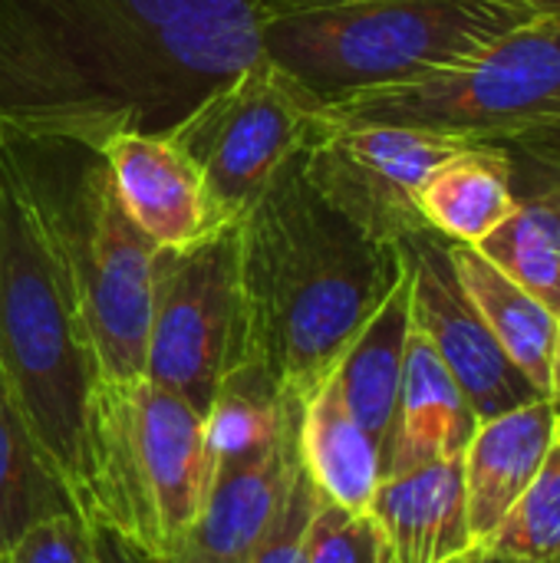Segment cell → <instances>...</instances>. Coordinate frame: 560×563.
I'll return each instance as SVG.
<instances>
[{"instance_id": "ac0fdd59", "label": "cell", "mask_w": 560, "mask_h": 563, "mask_svg": "<svg viewBox=\"0 0 560 563\" xmlns=\"http://www.w3.org/2000/svg\"><path fill=\"white\" fill-rule=\"evenodd\" d=\"M518 205L515 162L505 145L472 142L449 155L419 188L426 224L452 244H479Z\"/></svg>"}, {"instance_id": "f546056e", "label": "cell", "mask_w": 560, "mask_h": 563, "mask_svg": "<svg viewBox=\"0 0 560 563\" xmlns=\"http://www.w3.org/2000/svg\"><path fill=\"white\" fill-rule=\"evenodd\" d=\"M508 155H512V152H508ZM515 162L525 165V168H531V172H538L541 178H548V181L560 191V165H531V162H521V158H515Z\"/></svg>"}, {"instance_id": "2e32d148", "label": "cell", "mask_w": 560, "mask_h": 563, "mask_svg": "<svg viewBox=\"0 0 560 563\" xmlns=\"http://www.w3.org/2000/svg\"><path fill=\"white\" fill-rule=\"evenodd\" d=\"M475 429H479V416L465 399L462 386L439 360L432 343L413 327L406 343L403 386H399L389 452L383 462V478L429 462L462 459Z\"/></svg>"}, {"instance_id": "836d02e7", "label": "cell", "mask_w": 560, "mask_h": 563, "mask_svg": "<svg viewBox=\"0 0 560 563\" xmlns=\"http://www.w3.org/2000/svg\"><path fill=\"white\" fill-rule=\"evenodd\" d=\"M479 563H521V561H508V558H495V554L482 551V561H479Z\"/></svg>"}, {"instance_id": "9c48e42d", "label": "cell", "mask_w": 560, "mask_h": 563, "mask_svg": "<svg viewBox=\"0 0 560 563\" xmlns=\"http://www.w3.org/2000/svg\"><path fill=\"white\" fill-rule=\"evenodd\" d=\"M244 363L238 221L152 261L145 379L208 416L221 383Z\"/></svg>"}, {"instance_id": "44dd1931", "label": "cell", "mask_w": 560, "mask_h": 563, "mask_svg": "<svg viewBox=\"0 0 560 563\" xmlns=\"http://www.w3.org/2000/svg\"><path fill=\"white\" fill-rule=\"evenodd\" d=\"M73 511H79L73 488L23 422L0 373V558L33 525Z\"/></svg>"}, {"instance_id": "ba28073f", "label": "cell", "mask_w": 560, "mask_h": 563, "mask_svg": "<svg viewBox=\"0 0 560 563\" xmlns=\"http://www.w3.org/2000/svg\"><path fill=\"white\" fill-rule=\"evenodd\" d=\"M320 129V102L267 56L241 69L185 115L165 139L201 178L208 224L224 228L271 175Z\"/></svg>"}, {"instance_id": "7a4b0ae2", "label": "cell", "mask_w": 560, "mask_h": 563, "mask_svg": "<svg viewBox=\"0 0 560 563\" xmlns=\"http://www.w3.org/2000/svg\"><path fill=\"white\" fill-rule=\"evenodd\" d=\"M399 244L366 238L290 155L238 218L244 363L304 402L403 277Z\"/></svg>"}, {"instance_id": "d590c367", "label": "cell", "mask_w": 560, "mask_h": 563, "mask_svg": "<svg viewBox=\"0 0 560 563\" xmlns=\"http://www.w3.org/2000/svg\"><path fill=\"white\" fill-rule=\"evenodd\" d=\"M0 563H7V561H3V558H0Z\"/></svg>"}, {"instance_id": "4fadbf2b", "label": "cell", "mask_w": 560, "mask_h": 563, "mask_svg": "<svg viewBox=\"0 0 560 563\" xmlns=\"http://www.w3.org/2000/svg\"><path fill=\"white\" fill-rule=\"evenodd\" d=\"M554 442L558 406L551 399H535L528 406L479 422L462 455L465 511L475 548H485L502 518L541 472Z\"/></svg>"}, {"instance_id": "6da1fadb", "label": "cell", "mask_w": 560, "mask_h": 563, "mask_svg": "<svg viewBox=\"0 0 560 563\" xmlns=\"http://www.w3.org/2000/svg\"><path fill=\"white\" fill-rule=\"evenodd\" d=\"M261 56L257 0H0V132L86 152L168 135Z\"/></svg>"}, {"instance_id": "3957f363", "label": "cell", "mask_w": 560, "mask_h": 563, "mask_svg": "<svg viewBox=\"0 0 560 563\" xmlns=\"http://www.w3.org/2000/svg\"><path fill=\"white\" fill-rule=\"evenodd\" d=\"M0 373L79 505L99 363L50 191L20 139L0 132Z\"/></svg>"}, {"instance_id": "d4e9b609", "label": "cell", "mask_w": 560, "mask_h": 563, "mask_svg": "<svg viewBox=\"0 0 560 563\" xmlns=\"http://www.w3.org/2000/svg\"><path fill=\"white\" fill-rule=\"evenodd\" d=\"M317 501H320V492L314 488L310 475L297 462L294 478L284 495V505L277 511L267 538L254 551L251 563H307V528H310Z\"/></svg>"}, {"instance_id": "9a60e30c", "label": "cell", "mask_w": 560, "mask_h": 563, "mask_svg": "<svg viewBox=\"0 0 560 563\" xmlns=\"http://www.w3.org/2000/svg\"><path fill=\"white\" fill-rule=\"evenodd\" d=\"M370 515L386 534L393 563H452L475 551L462 459H442L383 478Z\"/></svg>"}, {"instance_id": "e575fe53", "label": "cell", "mask_w": 560, "mask_h": 563, "mask_svg": "<svg viewBox=\"0 0 560 563\" xmlns=\"http://www.w3.org/2000/svg\"><path fill=\"white\" fill-rule=\"evenodd\" d=\"M558 439H560V409H558Z\"/></svg>"}, {"instance_id": "f1b7e54d", "label": "cell", "mask_w": 560, "mask_h": 563, "mask_svg": "<svg viewBox=\"0 0 560 563\" xmlns=\"http://www.w3.org/2000/svg\"><path fill=\"white\" fill-rule=\"evenodd\" d=\"M333 3H350V0H257V10H261V16H267V13H294V10L333 7Z\"/></svg>"}, {"instance_id": "7402d4cb", "label": "cell", "mask_w": 560, "mask_h": 563, "mask_svg": "<svg viewBox=\"0 0 560 563\" xmlns=\"http://www.w3.org/2000/svg\"><path fill=\"white\" fill-rule=\"evenodd\" d=\"M515 178L528 181L515 211L472 247L560 317V191L518 162Z\"/></svg>"}, {"instance_id": "4dcf8cb0", "label": "cell", "mask_w": 560, "mask_h": 563, "mask_svg": "<svg viewBox=\"0 0 560 563\" xmlns=\"http://www.w3.org/2000/svg\"><path fill=\"white\" fill-rule=\"evenodd\" d=\"M551 402L560 409V330H558V350H554V373H551Z\"/></svg>"}, {"instance_id": "277c9868", "label": "cell", "mask_w": 560, "mask_h": 563, "mask_svg": "<svg viewBox=\"0 0 560 563\" xmlns=\"http://www.w3.org/2000/svg\"><path fill=\"white\" fill-rule=\"evenodd\" d=\"M538 13L528 0H350L261 16V49L323 106L455 66Z\"/></svg>"}, {"instance_id": "83f0119b", "label": "cell", "mask_w": 560, "mask_h": 563, "mask_svg": "<svg viewBox=\"0 0 560 563\" xmlns=\"http://www.w3.org/2000/svg\"><path fill=\"white\" fill-rule=\"evenodd\" d=\"M512 152V158L531 162V165H560V119L545 122L538 129H528L508 142H498Z\"/></svg>"}, {"instance_id": "603a6c76", "label": "cell", "mask_w": 560, "mask_h": 563, "mask_svg": "<svg viewBox=\"0 0 560 563\" xmlns=\"http://www.w3.org/2000/svg\"><path fill=\"white\" fill-rule=\"evenodd\" d=\"M482 551L521 563H560V439Z\"/></svg>"}, {"instance_id": "8992f818", "label": "cell", "mask_w": 560, "mask_h": 563, "mask_svg": "<svg viewBox=\"0 0 560 563\" xmlns=\"http://www.w3.org/2000/svg\"><path fill=\"white\" fill-rule=\"evenodd\" d=\"M320 119L330 125H409L495 145L558 122L560 13H538L422 79L323 102Z\"/></svg>"}, {"instance_id": "d6a6232c", "label": "cell", "mask_w": 560, "mask_h": 563, "mask_svg": "<svg viewBox=\"0 0 560 563\" xmlns=\"http://www.w3.org/2000/svg\"><path fill=\"white\" fill-rule=\"evenodd\" d=\"M482 561V548H475V551H469L465 558H459V561H452V563H479Z\"/></svg>"}, {"instance_id": "ffe728a7", "label": "cell", "mask_w": 560, "mask_h": 563, "mask_svg": "<svg viewBox=\"0 0 560 563\" xmlns=\"http://www.w3.org/2000/svg\"><path fill=\"white\" fill-rule=\"evenodd\" d=\"M449 254L465 294L479 307L505 356L528 376V383L545 399H551V373L560 330L558 313L548 310L508 274H502L479 247L449 241Z\"/></svg>"}, {"instance_id": "d6986e66", "label": "cell", "mask_w": 560, "mask_h": 563, "mask_svg": "<svg viewBox=\"0 0 560 563\" xmlns=\"http://www.w3.org/2000/svg\"><path fill=\"white\" fill-rule=\"evenodd\" d=\"M297 459L327 501L350 511H370L383 482V459L363 426L350 416L333 379L300 402Z\"/></svg>"}, {"instance_id": "52a82bcc", "label": "cell", "mask_w": 560, "mask_h": 563, "mask_svg": "<svg viewBox=\"0 0 560 563\" xmlns=\"http://www.w3.org/2000/svg\"><path fill=\"white\" fill-rule=\"evenodd\" d=\"M40 178L50 191L73 261L99 376H145L152 261L158 244L125 211L102 155L83 148V162L63 191H56L43 172Z\"/></svg>"}, {"instance_id": "5bb4252c", "label": "cell", "mask_w": 560, "mask_h": 563, "mask_svg": "<svg viewBox=\"0 0 560 563\" xmlns=\"http://www.w3.org/2000/svg\"><path fill=\"white\" fill-rule=\"evenodd\" d=\"M96 155L106 158L132 221L158 247H178L211 231L201 178L165 135L119 132Z\"/></svg>"}, {"instance_id": "cb8c5ba5", "label": "cell", "mask_w": 560, "mask_h": 563, "mask_svg": "<svg viewBox=\"0 0 560 563\" xmlns=\"http://www.w3.org/2000/svg\"><path fill=\"white\" fill-rule=\"evenodd\" d=\"M307 563H393V551L370 511H350L320 495L307 528Z\"/></svg>"}, {"instance_id": "4316f807", "label": "cell", "mask_w": 560, "mask_h": 563, "mask_svg": "<svg viewBox=\"0 0 560 563\" xmlns=\"http://www.w3.org/2000/svg\"><path fill=\"white\" fill-rule=\"evenodd\" d=\"M89 544H92L89 563H168L162 561V558H155V554H149L145 548H139L125 534L99 525V521H89Z\"/></svg>"}, {"instance_id": "5b68a950", "label": "cell", "mask_w": 560, "mask_h": 563, "mask_svg": "<svg viewBox=\"0 0 560 563\" xmlns=\"http://www.w3.org/2000/svg\"><path fill=\"white\" fill-rule=\"evenodd\" d=\"M215 478L205 416L172 389L99 379L83 442L79 511L168 561L205 511Z\"/></svg>"}, {"instance_id": "8fae6325", "label": "cell", "mask_w": 560, "mask_h": 563, "mask_svg": "<svg viewBox=\"0 0 560 563\" xmlns=\"http://www.w3.org/2000/svg\"><path fill=\"white\" fill-rule=\"evenodd\" d=\"M399 251L409 271L413 327L432 343L439 360L449 366L479 422L545 399L528 383V376L505 356L479 307L465 294L449 254V241L426 228L406 238Z\"/></svg>"}, {"instance_id": "1f68e13d", "label": "cell", "mask_w": 560, "mask_h": 563, "mask_svg": "<svg viewBox=\"0 0 560 563\" xmlns=\"http://www.w3.org/2000/svg\"><path fill=\"white\" fill-rule=\"evenodd\" d=\"M528 3L541 13H560V0H528Z\"/></svg>"}, {"instance_id": "7c38bea8", "label": "cell", "mask_w": 560, "mask_h": 563, "mask_svg": "<svg viewBox=\"0 0 560 563\" xmlns=\"http://www.w3.org/2000/svg\"><path fill=\"white\" fill-rule=\"evenodd\" d=\"M297 416L274 445L248 459L215 465L205 511L168 563H251L284 505L287 485L300 462Z\"/></svg>"}, {"instance_id": "30bf717a", "label": "cell", "mask_w": 560, "mask_h": 563, "mask_svg": "<svg viewBox=\"0 0 560 563\" xmlns=\"http://www.w3.org/2000/svg\"><path fill=\"white\" fill-rule=\"evenodd\" d=\"M472 145L469 139L409 125H330L310 135L304 172L310 185L366 238L403 244L426 231L419 188L432 168Z\"/></svg>"}, {"instance_id": "484cf974", "label": "cell", "mask_w": 560, "mask_h": 563, "mask_svg": "<svg viewBox=\"0 0 560 563\" xmlns=\"http://www.w3.org/2000/svg\"><path fill=\"white\" fill-rule=\"evenodd\" d=\"M89 521L73 515H56L40 525H33L10 551L7 563H89Z\"/></svg>"}, {"instance_id": "e0dca14e", "label": "cell", "mask_w": 560, "mask_h": 563, "mask_svg": "<svg viewBox=\"0 0 560 563\" xmlns=\"http://www.w3.org/2000/svg\"><path fill=\"white\" fill-rule=\"evenodd\" d=\"M409 330H413L409 271L403 267L399 284L389 290L383 307L370 317V323L360 330V336L350 343V350L343 353V360L337 363V369L330 376L337 383L350 416L363 426V432L380 449L383 462H386L389 435H393V422H396Z\"/></svg>"}]
</instances>
